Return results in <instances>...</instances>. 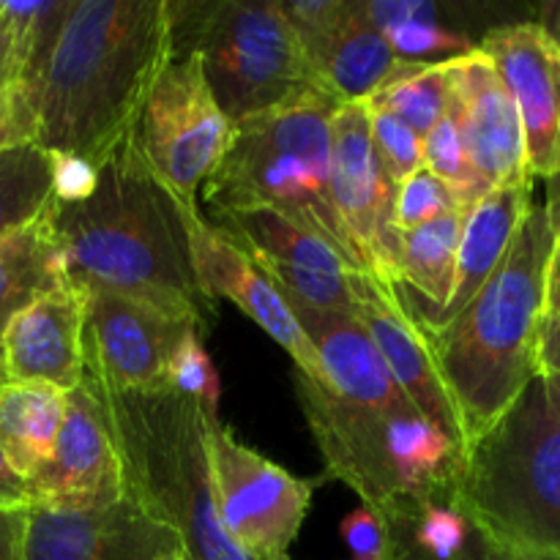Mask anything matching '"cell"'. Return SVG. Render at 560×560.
<instances>
[{
  "label": "cell",
  "mask_w": 560,
  "mask_h": 560,
  "mask_svg": "<svg viewBox=\"0 0 560 560\" xmlns=\"http://www.w3.org/2000/svg\"><path fill=\"white\" fill-rule=\"evenodd\" d=\"M315 348L323 370V383L339 397L364 405H402L410 402L399 383L388 372L366 328L348 312L312 310L306 304L288 301Z\"/></svg>",
  "instance_id": "21"
},
{
  "label": "cell",
  "mask_w": 560,
  "mask_h": 560,
  "mask_svg": "<svg viewBox=\"0 0 560 560\" xmlns=\"http://www.w3.org/2000/svg\"><path fill=\"white\" fill-rule=\"evenodd\" d=\"M295 392L328 479L342 481L377 517L402 503L457 490L465 446L410 402L364 405L295 372Z\"/></svg>",
  "instance_id": "6"
},
{
  "label": "cell",
  "mask_w": 560,
  "mask_h": 560,
  "mask_svg": "<svg viewBox=\"0 0 560 560\" xmlns=\"http://www.w3.org/2000/svg\"><path fill=\"white\" fill-rule=\"evenodd\" d=\"M156 560H191V558L186 556L184 550H170V552H164V556H159Z\"/></svg>",
  "instance_id": "44"
},
{
  "label": "cell",
  "mask_w": 560,
  "mask_h": 560,
  "mask_svg": "<svg viewBox=\"0 0 560 560\" xmlns=\"http://www.w3.org/2000/svg\"><path fill=\"white\" fill-rule=\"evenodd\" d=\"M66 413V392L47 383H0V448L31 481L49 463Z\"/></svg>",
  "instance_id": "24"
},
{
  "label": "cell",
  "mask_w": 560,
  "mask_h": 560,
  "mask_svg": "<svg viewBox=\"0 0 560 560\" xmlns=\"http://www.w3.org/2000/svg\"><path fill=\"white\" fill-rule=\"evenodd\" d=\"M342 102L312 88L235 124L233 142L202 186L208 211L271 208L337 246L364 271L331 197V118Z\"/></svg>",
  "instance_id": "7"
},
{
  "label": "cell",
  "mask_w": 560,
  "mask_h": 560,
  "mask_svg": "<svg viewBox=\"0 0 560 560\" xmlns=\"http://www.w3.org/2000/svg\"><path fill=\"white\" fill-rule=\"evenodd\" d=\"M366 115H370L372 145H375L383 175L394 186L405 184L416 170L424 167V137L416 135L397 115L383 113L370 104H366Z\"/></svg>",
  "instance_id": "33"
},
{
  "label": "cell",
  "mask_w": 560,
  "mask_h": 560,
  "mask_svg": "<svg viewBox=\"0 0 560 560\" xmlns=\"http://www.w3.org/2000/svg\"><path fill=\"white\" fill-rule=\"evenodd\" d=\"M22 142H36V118L20 91L0 93V153Z\"/></svg>",
  "instance_id": "39"
},
{
  "label": "cell",
  "mask_w": 560,
  "mask_h": 560,
  "mask_svg": "<svg viewBox=\"0 0 560 560\" xmlns=\"http://www.w3.org/2000/svg\"><path fill=\"white\" fill-rule=\"evenodd\" d=\"M536 372L560 377V312H545L536 337Z\"/></svg>",
  "instance_id": "40"
},
{
  "label": "cell",
  "mask_w": 560,
  "mask_h": 560,
  "mask_svg": "<svg viewBox=\"0 0 560 560\" xmlns=\"http://www.w3.org/2000/svg\"><path fill=\"white\" fill-rule=\"evenodd\" d=\"M85 375V290L66 282L11 317L0 339V383L71 392Z\"/></svg>",
  "instance_id": "18"
},
{
  "label": "cell",
  "mask_w": 560,
  "mask_h": 560,
  "mask_svg": "<svg viewBox=\"0 0 560 560\" xmlns=\"http://www.w3.org/2000/svg\"><path fill=\"white\" fill-rule=\"evenodd\" d=\"M189 219V255L197 284L211 304L233 301L252 323L262 328L279 348L288 350L295 372L323 383L320 361L306 334L301 331L293 310L271 279L255 266L249 255L224 230L208 222L200 208L186 213Z\"/></svg>",
  "instance_id": "15"
},
{
  "label": "cell",
  "mask_w": 560,
  "mask_h": 560,
  "mask_svg": "<svg viewBox=\"0 0 560 560\" xmlns=\"http://www.w3.org/2000/svg\"><path fill=\"white\" fill-rule=\"evenodd\" d=\"M189 211L148 167L135 131L98 167L91 197L49 206L63 279L145 301L211 331L217 304L202 295L191 268Z\"/></svg>",
  "instance_id": "2"
},
{
  "label": "cell",
  "mask_w": 560,
  "mask_h": 560,
  "mask_svg": "<svg viewBox=\"0 0 560 560\" xmlns=\"http://www.w3.org/2000/svg\"><path fill=\"white\" fill-rule=\"evenodd\" d=\"M405 60L377 27L366 25L350 0V20L315 63V80L337 102H366L375 96Z\"/></svg>",
  "instance_id": "25"
},
{
  "label": "cell",
  "mask_w": 560,
  "mask_h": 560,
  "mask_svg": "<svg viewBox=\"0 0 560 560\" xmlns=\"http://www.w3.org/2000/svg\"><path fill=\"white\" fill-rule=\"evenodd\" d=\"M191 331L206 328L145 301L109 290H85L88 377L115 392L167 388L170 361Z\"/></svg>",
  "instance_id": "11"
},
{
  "label": "cell",
  "mask_w": 560,
  "mask_h": 560,
  "mask_svg": "<svg viewBox=\"0 0 560 560\" xmlns=\"http://www.w3.org/2000/svg\"><path fill=\"white\" fill-rule=\"evenodd\" d=\"M468 211L454 208L441 219L408 230L399 238V277L392 284L405 310L446 306L457 273V252Z\"/></svg>",
  "instance_id": "23"
},
{
  "label": "cell",
  "mask_w": 560,
  "mask_h": 560,
  "mask_svg": "<svg viewBox=\"0 0 560 560\" xmlns=\"http://www.w3.org/2000/svg\"><path fill=\"white\" fill-rule=\"evenodd\" d=\"M476 47L517 104L528 178H560V49L539 22L498 25Z\"/></svg>",
  "instance_id": "14"
},
{
  "label": "cell",
  "mask_w": 560,
  "mask_h": 560,
  "mask_svg": "<svg viewBox=\"0 0 560 560\" xmlns=\"http://www.w3.org/2000/svg\"><path fill=\"white\" fill-rule=\"evenodd\" d=\"M534 180L520 186H501L481 197L468 211L463 224V238L457 252V273L446 306L441 310H405L419 331H441L454 320L470 301L479 295L487 279L495 273L506 257L525 213L534 206Z\"/></svg>",
  "instance_id": "20"
},
{
  "label": "cell",
  "mask_w": 560,
  "mask_h": 560,
  "mask_svg": "<svg viewBox=\"0 0 560 560\" xmlns=\"http://www.w3.org/2000/svg\"><path fill=\"white\" fill-rule=\"evenodd\" d=\"M27 509L0 506V560H22Z\"/></svg>",
  "instance_id": "41"
},
{
  "label": "cell",
  "mask_w": 560,
  "mask_h": 560,
  "mask_svg": "<svg viewBox=\"0 0 560 560\" xmlns=\"http://www.w3.org/2000/svg\"><path fill=\"white\" fill-rule=\"evenodd\" d=\"M381 520L386 523V530H388L386 560H517L514 556H509L503 547H498L495 541H492L490 536L476 525V520L468 539L452 552L430 550V547L419 545V541L410 536L408 525H405L397 514H383Z\"/></svg>",
  "instance_id": "35"
},
{
  "label": "cell",
  "mask_w": 560,
  "mask_h": 560,
  "mask_svg": "<svg viewBox=\"0 0 560 560\" xmlns=\"http://www.w3.org/2000/svg\"><path fill=\"white\" fill-rule=\"evenodd\" d=\"M170 20L173 55H200L233 126L320 88L277 0H170Z\"/></svg>",
  "instance_id": "8"
},
{
  "label": "cell",
  "mask_w": 560,
  "mask_h": 560,
  "mask_svg": "<svg viewBox=\"0 0 560 560\" xmlns=\"http://www.w3.org/2000/svg\"><path fill=\"white\" fill-rule=\"evenodd\" d=\"M170 388L195 399L206 416H219V399H222V386L213 361L208 359L206 337L191 331L175 350L167 372Z\"/></svg>",
  "instance_id": "34"
},
{
  "label": "cell",
  "mask_w": 560,
  "mask_h": 560,
  "mask_svg": "<svg viewBox=\"0 0 560 560\" xmlns=\"http://www.w3.org/2000/svg\"><path fill=\"white\" fill-rule=\"evenodd\" d=\"M331 197L364 271L394 284L399 277L397 186L383 175L364 102L339 104L331 118Z\"/></svg>",
  "instance_id": "12"
},
{
  "label": "cell",
  "mask_w": 560,
  "mask_h": 560,
  "mask_svg": "<svg viewBox=\"0 0 560 560\" xmlns=\"http://www.w3.org/2000/svg\"><path fill=\"white\" fill-rule=\"evenodd\" d=\"M459 208L452 200L446 186L435 178L427 167L416 170L405 184L397 186V202H394V217H397L399 233L430 224L441 219L443 213Z\"/></svg>",
  "instance_id": "36"
},
{
  "label": "cell",
  "mask_w": 560,
  "mask_h": 560,
  "mask_svg": "<svg viewBox=\"0 0 560 560\" xmlns=\"http://www.w3.org/2000/svg\"><path fill=\"white\" fill-rule=\"evenodd\" d=\"M52 156V200L60 206L82 202L93 195L98 184V167L77 156L49 153Z\"/></svg>",
  "instance_id": "38"
},
{
  "label": "cell",
  "mask_w": 560,
  "mask_h": 560,
  "mask_svg": "<svg viewBox=\"0 0 560 560\" xmlns=\"http://www.w3.org/2000/svg\"><path fill=\"white\" fill-rule=\"evenodd\" d=\"M184 550L178 536L129 495L93 512L27 506L22 560H156Z\"/></svg>",
  "instance_id": "16"
},
{
  "label": "cell",
  "mask_w": 560,
  "mask_h": 560,
  "mask_svg": "<svg viewBox=\"0 0 560 560\" xmlns=\"http://www.w3.org/2000/svg\"><path fill=\"white\" fill-rule=\"evenodd\" d=\"M211 217L252 260L284 262L317 273L359 271L337 246L271 208H235Z\"/></svg>",
  "instance_id": "22"
},
{
  "label": "cell",
  "mask_w": 560,
  "mask_h": 560,
  "mask_svg": "<svg viewBox=\"0 0 560 560\" xmlns=\"http://www.w3.org/2000/svg\"><path fill=\"white\" fill-rule=\"evenodd\" d=\"M394 52L405 63H438V60H452L470 52L476 47L468 36L452 31L441 22V16H419V20H405L383 31Z\"/></svg>",
  "instance_id": "31"
},
{
  "label": "cell",
  "mask_w": 560,
  "mask_h": 560,
  "mask_svg": "<svg viewBox=\"0 0 560 560\" xmlns=\"http://www.w3.org/2000/svg\"><path fill=\"white\" fill-rule=\"evenodd\" d=\"M541 377H545V375H541ZM545 381H547V386H550V392L560 399V377H545Z\"/></svg>",
  "instance_id": "45"
},
{
  "label": "cell",
  "mask_w": 560,
  "mask_h": 560,
  "mask_svg": "<svg viewBox=\"0 0 560 560\" xmlns=\"http://www.w3.org/2000/svg\"><path fill=\"white\" fill-rule=\"evenodd\" d=\"M452 60L405 63L366 104L397 115L419 137L430 135L452 113Z\"/></svg>",
  "instance_id": "28"
},
{
  "label": "cell",
  "mask_w": 560,
  "mask_h": 560,
  "mask_svg": "<svg viewBox=\"0 0 560 560\" xmlns=\"http://www.w3.org/2000/svg\"><path fill=\"white\" fill-rule=\"evenodd\" d=\"M556 238L558 206L534 202L479 295L441 331H421L457 413L465 448L539 375L536 337Z\"/></svg>",
  "instance_id": "3"
},
{
  "label": "cell",
  "mask_w": 560,
  "mask_h": 560,
  "mask_svg": "<svg viewBox=\"0 0 560 560\" xmlns=\"http://www.w3.org/2000/svg\"><path fill=\"white\" fill-rule=\"evenodd\" d=\"M96 388L124 465L126 495L167 525L191 560H255L219 520L206 448V413L175 388Z\"/></svg>",
  "instance_id": "4"
},
{
  "label": "cell",
  "mask_w": 560,
  "mask_h": 560,
  "mask_svg": "<svg viewBox=\"0 0 560 560\" xmlns=\"http://www.w3.org/2000/svg\"><path fill=\"white\" fill-rule=\"evenodd\" d=\"M424 167L446 186L452 200L463 211H470L481 197L492 191L470 162L454 113H448L430 135H424Z\"/></svg>",
  "instance_id": "30"
},
{
  "label": "cell",
  "mask_w": 560,
  "mask_h": 560,
  "mask_svg": "<svg viewBox=\"0 0 560 560\" xmlns=\"http://www.w3.org/2000/svg\"><path fill=\"white\" fill-rule=\"evenodd\" d=\"M170 58V0H71L42 69L20 88L36 145L102 167L137 131Z\"/></svg>",
  "instance_id": "1"
},
{
  "label": "cell",
  "mask_w": 560,
  "mask_h": 560,
  "mask_svg": "<svg viewBox=\"0 0 560 560\" xmlns=\"http://www.w3.org/2000/svg\"><path fill=\"white\" fill-rule=\"evenodd\" d=\"M558 213H560V208H558Z\"/></svg>",
  "instance_id": "47"
},
{
  "label": "cell",
  "mask_w": 560,
  "mask_h": 560,
  "mask_svg": "<svg viewBox=\"0 0 560 560\" xmlns=\"http://www.w3.org/2000/svg\"><path fill=\"white\" fill-rule=\"evenodd\" d=\"M0 506H9V509L31 506V490H27V481L11 468L3 448H0Z\"/></svg>",
  "instance_id": "42"
},
{
  "label": "cell",
  "mask_w": 560,
  "mask_h": 560,
  "mask_svg": "<svg viewBox=\"0 0 560 560\" xmlns=\"http://www.w3.org/2000/svg\"><path fill=\"white\" fill-rule=\"evenodd\" d=\"M552 38H556V44H558V49H560V16H558V27H556V36H552Z\"/></svg>",
  "instance_id": "46"
},
{
  "label": "cell",
  "mask_w": 560,
  "mask_h": 560,
  "mask_svg": "<svg viewBox=\"0 0 560 560\" xmlns=\"http://www.w3.org/2000/svg\"><path fill=\"white\" fill-rule=\"evenodd\" d=\"M31 506L93 512L126 498L113 427L91 377L66 392V413L49 463L27 481Z\"/></svg>",
  "instance_id": "13"
},
{
  "label": "cell",
  "mask_w": 560,
  "mask_h": 560,
  "mask_svg": "<svg viewBox=\"0 0 560 560\" xmlns=\"http://www.w3.org/2000/svg\"><path fill=\"white\" fill-rule=\"evenodd\" d=\"M315 74V63L350 20V0H277Z\"/></svg>",
  "instance_id": "32"
},
{
  "label": "cell",
  "mask_w": 560,
  "mask_h": 560,
  "mask_svg": "<svg viewBox=\"0 0 560 560\" xmlns=\"http://www.w3.org/2000/svg\"><path fill=\"white\" fill-rule=\"evenodd\" d=\"M71 0H0V93L20 91L42 69Z\"/></svg>",
  "instance_id": "27"
},
{
  "label": "cell",
  "mask_w": 560,
  "mask_h": 560,
  "mask_svg": "<svg viewBox=\"0 0 560 560\" xmlns=\"http://www.w3.org/2000/svg\"><path fill=\"white\" fill-rule=\"evenodd\" d=\"M342 539L350 547V560H386L388 556L386 523L366 506L353 509L342 520Z\"/></svg>",
  "instance_id": "37"
},
{
  "label": "cell",
  "mask_w": 560,
  "mask_h": 560,
  "mask_svg": "<svg viewBox=\"0 0 560 560\" xmlns=\"http://www.w3.org/2000/svg\"><path fill=\"white\" fill-rule=\"evenodd\" d=\"M452 113L470 162L490 189L530 184L517 104L479 47L452 60Z\"/></svg>",
  "instance_id": "17"
},
{
  "label": "cell",
  "mask_w": 560,
  "mask_h": 560,
  "mask_svg": "<svg viewBox=\"0 0 560 560\" xmlns=\"http://www.w3.org/2000/svg\"><path fill=\"white\" fill-rule=\"evenodd\" d=\"M49 206L33 222L0 238V339L11 317L44 293L66 284L49 224Z\"/></svg>",
  "instance_id": "26"
},
{
  "label": "cell",
  "mask_w": 560,
  "mask_h": 560,
  "mask_svg": "<svg viewBox=\"0 0 560 560\" xmlns=\"http://www.w3.org/2000/svg\"><path fill=\"white\" fill-rule=\"evenodd\" d=\"M52 202V156L36 142L0 153V238L33 222Z\"/></svg>",
  "instance_id": "29"
},
{
  "label": "cell",
  "mask_w": 560,
  "mask_h": 560,
  "mask_svg": "<svg viewBox=\"0 0 560 560\" xmlns=\"http://www.w3.org/2000/svg\"><path fill=\"white\" fill-rule=\"evenodd\" d=\"M350 293H353L355 320L366 328L377 353L383 355L388 372L399 383L410 405L427 421L446 430L465 446L457 413H454L452 399L438 377L424 334L410 320L392 284L381 282L370 271H350Z\"/></svg>",
  "instance_id": "19"
},
{
  "label": "cell",
  "mask_w": 560,
  "mask_h": 560,
  "mask_svg": "<svg viewBox=\"0 0 560 560\" xmlns=\"http://www.w3.org/2000/svg\"><path fill=\"white\" fill-rule=\"evenodd\" d=\"M206 448L219 520L255 560H293L290 547L310 514L315 479H301L244 446L219 416H206Z\"/></svg>",
  "instance_id": "10"
},
{
  "label": "cell",
  "mask_w": 560,
  "mask_h": 560,
  "mask_svg": "<svg viewBox=\"0 0 560 560\" xmlns=\"http://www.w3.org/2000/svg\"><path fill=\"white\" fill-rule=\"evenodd\" d=\"M235 126L219 107L197 52H175L164 66L137 124L148 167L184 208H200V191L224 162Z\"/></svg>",
  "instance_id": "9"
},
{
  "label": "cell",
  "mask_w": 560,
  "mask_h": 560,
  "mask_svg": "<svg viewBox=\"0 0 560 560\" xmlns=\"http://www.w3.org/2000/svg\"><path fill=\"white\" fill-rule=\"evenodd\" d=\"M457 501L517 560H560V399L536 375L465 448Z\"/></svg>",
  "instance_id": "5"
},
{
  "label": "cell",
  "mask_w": 560,
  "mask_h": 560,
  "mask_svg": "<svg viewBox=\"0 0 560 560\" xmlns=\"http://www.w3.org/2000/svg\"><path fill=\"white\" fill-rule=\"evenodd\" d=\"M552 202H556V200H552ZM545 312H560V213H558V238H556V249H552L550 268H547Z\"/></svg>",
  "instance_id": "43"
}]
</instances>
